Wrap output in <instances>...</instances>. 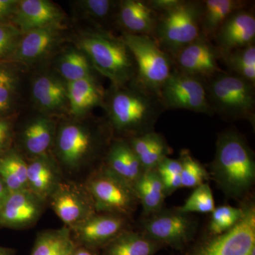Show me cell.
I'll use <instances>...</instances> for the list:
<instances>
[{"label": "cell", "mask_w": 255, "mask_h": 255, "mask_svg": "<svg viewBox=\"0 0 255 255\" xmlns=\"http://www.w3.org/2000/svg\"><path fill=\"white\" fill-rule=\"evenodd\" d=\"M112 131L124 138L155 130L165 107L160 97L134 79L122 86L112 87L105 94L104 104Z\"/></svg>", "instance_id": "cell-1"}, {"label": "cell", "mask_w": 255, "mask_h": 255, "mask_svg": "<svg viewBox=\"0 0 255 255\" xmlns=\"http://www.w3.org/2000/svg\"><path fill=\"white\" fill-rule=\"evenodd\" d=\"M211 176L231 199H243L251 190L255 181L254 152L241 133L227 130L219 134Z\"/></svg>", "instance_id": "cell-2"}, {"label": "cell", "mask_w": 255, "mask_h": 255, "mask_svg": "<svg viewBox=\"0 0 255 255\" xmlns=\"http://www.w3.org/2000/svg\"><path fill=\"white\" fill-rule=\"evenodd\" d=\"M111 135L100 125L67 122L57 127L52 155L64 175H73L87 168L106 153Z\"/></svg>", "instance_id": "cell-3"}, {"label": "cell", "mask_w": 255, "mask_h": 255, "mask_svg": "<svg viewBox=\"0 0 255 255\" xmlns=\"http://www.w3.org/2000/svg\"><path fill=\"white\" fill-rule=\"evenodd\" d=\"M77 44L92 68L110 79L112 85L122 86L136 78L135 60L121 37L104 31L87 32L78 38Z\"/></svg>", "instance_id": "cell-4"}, {"label": "cell", "mask_w": 255, "mask_h": 255, "mask_svg": "<svg viewBox=\"0 0 255 255\" xmlns=\"http://www.w3.org/2000/svg\"><path fill=\"white\" fill-rule=\"evenodd\" d=\"M213 114L228 121L255 122V86L234 74L222 72L205 80Z\"/></svg>", "instance_id": "cell-5"}, {"label": "cell", "mask_w": 255, "mask_h": 255, "mask_svg": "<svg viewBox=\"0 0 255 255\" xmlns=\"http://www.w3.org/2000/svg\"><path fill=\"white\" fill-rule=\"evenodd\" d=\"M201 11V1L180 0L172 9L158 14L152 38L171 58L202 34Z\"/></svg>", "instance_id": "cell-6"}, {"label": "cell", "mask_w": 255, "mask_h": 255, "mask_svg": "<svg viewBox=\"0 0 255 255\" xmlns=\"http://www.w3.org/2000/svg\"><path fill=\"white\" fill-rule=\"evenodd\" d=\"M244 213L230 231L203 238L180 251V255H255V206L243 204Z\"/></svg>", "instance_id": "cell-7"}, {"label": "cell", "mask_w": 255, "mask_h": 255, "mask_svg": "<svg viewBox=\"0 0 255 255\" xmlns=\"http://www.w3.org/2000/svg\"><path fill=\"white\" fill-rule=\"evenodd\" d=\"M121 38L131 52L137 75L135 80L159 95L161 87L174 68L173 60L152 37L124 32Z\"/></svg>", "instance_id": "cell-8"}, {"label": "cell", "mask_w": 255, "mask_h": 255, "mask_svg": "<svg viewBox=\"0 0 255 255\" xmlns=\"http://www.w3.org/2000/svg\"><path fill=\"white\" fill-rule=\"evenodd\" d=\"M97 213L118 215L130 219L139 204L132 186L111 173L102 164L84 182Z\"/></svg>", "instance_id": "cell-9"}, {"label": "cell", "mask_w": 255, "mask_h": 255, "mask_svg": "<svg viewBox=\"0 0 255 255\" xmlns=\"http://www.w3.org/2000/svg\"><path fill=\"white\" fill-rule=\"evenodd\" d=\"M196 228L197 223L191 214H184L177 208H162L144 216L141 233L163 248L182 251L194 242Z\"/></svg>", "instance_id": "cell-10"}, {"label": "cell", "mask_w": 255, "mask_h": 255, "mask_svg": "<svg viewBox=\"0 0 255 255\" xmlns=\"http://www.w3.org/2000/svg\"><path fill=\"white\" fill-rule=\"evenodd\" d=\"M167 110H186L214 115L208 102L205 80L190 76L174 68L159 91Z\"/></svg>", "instance_id": "cell-11"}, {"label": "cell", "mask_w": 255, "mask_h": 255, "mask_svg": "<svg viewBox=\"0 0 255 255\" xmlns=\"http://www.w3.org/2000/svg\"><path fill=\"white\" fill-rule=\"evenodd\" d=\"M55 214L71 229L97 213L95 204L84 182L65 179L48 200Z\"/></svg>", "instance_id": "cell-12"}, {"label": "cell", "mask_w": 255, "mask_h": 255, "mask_svg": "<svg viewBox=\"0 0 255 255\" xmlns=\"http://www.w3.org/2000/svg\"><path fill=\"white\" fill-rule=\"evenodd\" d=\"M172 58L174 68L179 72L203 80L224 72L218 63L221 60L219 50L203 34L179 50Z\"/></svg>", "instance_id": "cell-13"}, {"label": "cell", "mask_w": 255, "mask_h": 255, "mask_svg": "<svg viewBox=\"0 0 255 255\" xmlns=\"http://www.w3.org/2000/svg\"><path fill=\"white\" fill-rule=\"evenodd\" d=\"M129 219L106 213H96L85 222L71 228L75 246L101 251L114 238L129 229Z\"/></svg>", "instance_id": "cell-14"}, {"label": "cell", "mask_w": 255, "mask_h": 255, "mask_svg": "<svg viewBox=\"0 0 255 255\" xmlns=\"http://www.w3.org/2000/svg\"><path fill=\"white\" fill-rule=\"evenodd\" d=\"M48 202L29 189L9 193L0 209V227L23 230L34 226Z\"/></svg>", "instance_id": "cell-15"}, {"label": "cell", "mask_w": 255, "mask_h": 255, "mask_svg": "<svg viewBox=\"0 0 255 255\" xmlns=\"http://www.w3.org/2000/svg\"><path fill=\"white\" fill-rule=\"evenodd\" d=\"M213 41L221 55L255 44L254 11L246 8L233 13L220 26Z\"/></svg>", "instance_id": "cell-16"}, {"label": "cell", "mask_w": 255, "mask_h": 255, "mask_svg": "<svg viewBox=\"0 0 255 255\" xmlns=\"http://www.w3.org/2000/svg\"><path fill=\"white\" fill-rule=\"evenodd\" d=\"M63 11L47 0L18 1L11 21L22 33L42 28H61Z\"/></svg>", "instance_id": "cell-17"}, {"label": "cell", "mask_w": 255, "mask_h": 255, "mask_svg": "<svg viewBox=\"0 0 255 255\" xmlns=\"http://www.w3.org/2000/svg\"><path fill=\"white\" fill-rule=\"evenodd\" d=\"M56 130V125L49 117L32 119L20 132L18 150L26 159L52 153Z\"/></svg>", "instance_id": "cell-18"}, {"label": "cell", "mask_w": 255, "mask_h": 255, "mask_svg": "<svg viewBox=\"0 0 255 255\" xmlns=\"http://www.w3.org/2000/svg\"><path fill=\"white\" fill-rule=\"evenodd\" d=\"M102 164L111 173L132 187L144 172L140 160L124 137L111 141Z\"/></svg>", "instance_id": "cell-19"}, {"label": "cell", "mask_w": 255, "mask_h": 255, "mask_svg": "<svg viewBox=\"0 0 255 255\" xmlns=\"http://www.w3.org/2000/svg\"><path fill=\"white\" fill-rule=\"evenodd\" d=\"M26 160L28 189L48 202L65 178L63 171L52 153Z\"/></svg>", "instance_id": "cell-20"}, {"label": "cell", "mask_w": 255, "mask_h": 255, "mask_svg": "<svg viewBox=\"0 0 255 255\" xmlns=\"http://www.w3.org/2000/svg\"><path fill=\"white\" fill-rule=\"evenodd\" d=\"M59 28H42L22 33L10 58L20 63H36L49 54L60 39Z\"/></svg>", "instance_id": "cell-21"}, {"label": "cell", "mask_w": 255, "mask_h": 255, "mask_svg": "<svg viewBox=\"0 0 255 255\" xmlns=\"http://www.w3.org/2000/svg\"><path fill=\"white\" fill-rule=\"evenodd\" d=\"M117 18L125 33L153 37L158 13L146 1L122 0L119 1Z\"/></svg>", "instance_id": "cell-22"}, {"label": "cell", "mask_w": 255, "mask_h": 255, "mask_svg": "<svg viewBox=\"0 0 255 255\" xmlns=\"http://www.w3.org/2000/svg\"><path fill=\"white\" fill-rule=\"evenodd\" d=\"M31 95L35 105L44 113H55L68 105L66 85L53 75H42L35 79Z\"/></svg>", "instance_id": "cell-23"}, {"label": "cell", "mask_w": 255, "mask_h": 255, "mask_svg": "<svg viewBox=\"0 0 255 255\" xmlns=\"http://www.w3.org/2000/svg\"><path fill=\"white\" fill-rule=\"evenodd\" d=\"M68 105L75 117L85 116L92 109L103 105L105 94L94 76L67 82Z\"/></svg>", "instance_id": "cell-24"}, {"label": "cell", "mask_w": 255, "mask_h": 255, "mask_svg": "<svg viewBox=\"0 0 255 255\" xmlns=\"http://www.w3.org/2000/svg\"><path fill=\"white\" fill-rule=\"evenodd\" d=\"M127 139L144 172L155 170L161 161L172 152L163 135L155 130Z\"/></svg>", "instance_id": "cell-25"}, {"label": "cell", "mask_w": 255, "mask_h": 255, "mask_svg": "<svg viewBox=\"0 0 255 255\" xmlns=\"http://www.w3.org/2000/svg\"><path fill=\"white\" fill-rule=\"evenodd\" d=\"M250 1L244 0H204L201 1V33L211 41L216 31L233 13L249 8Z\"/></svg>", "instance_id": "cell-26"}, {"label": "cell", "mask_w": 255, "mask_h": 255, "mask_svg": "<svg viewBox=\"0 0 255 255\" xmlns=\"http://www.w3.org/2000/svg\"><path fill=\"white\" fill-rule=\"evenodd\" d=\"M163 247L141 232L128 229L101 250L102 255H155Z\"/></svg>", "instance_id": "cell-27"}, {"label": "cell", "mask_w": 255, "mask_h": 255, "mask_svg": "<svg viewBox=\"0 0 255 255\" xmlns=\"http://www.w3.org/2000/svg\"><path fill=\"white\" fill-rule=\"evenodd\" d=\"M143 216L155 214L163 208L167 197L160 176L157 171H146L134 185Z\"/></svg>", "instance_id": "cell-28"}, {"label": "cell", "mask_w": 255, "mask_h": 255, "mask_svg": "<svg viewBox=\"0 0 255 255\" xmlns=\"http://www.w3.org/2000/svg\"><path fill=\"white\" fill-rule=\"evenodd\" d=\"M0 179L10 193L28 189L27 160L16 147L0 155Z\"/></svg>", "instance_id": "cell-29"}, {"label": "cell", "mask_w": 255, "mask_h": 255, "mask_svg": "<svg viewBox=\"0 0 255 255\" xmlns=\"http://www.w3.org/2000/svg\"><path fill=\"white\" fill-rule=\"evenodd\" d=\"M75 247L70 228L64 226L38 233L31 255H70Z\"/></svg>", "instance_id": "cell-30"}, {"label": "cell", "mask_w": 255, "mask_h": 255, "mask_svg": "<svg viewBox=\"0 0 255 255\" xmlns=\"http://www.w3.org/2000/svg\"><path fill=\"white\" fill-rule=\"evenodd\" d=\"M230 73L234 74L255 86V45L238 48L221 55Z\"/></svg>", "instance_id": "cell-31"}, {"label": "cell", "mask_w": 255, "mask_h": 255, "mask_svg": "<svg viewBox=\"0 0 255 255\" xmlns=\"http://www.w3.org/2000/svg\"><path fill=\"white\" fill-rule=\"evenodd\" d=\"M58 72L67 82L77 81L92 75V67L85 53L79 49H71L60 56L58 63Z\"/></svg>", "instance_id": "cell-32"}, {"label": "cell", "mask_w": 255, "mask_h": 255, "mask_svg": "<svg viewBox=\"0 0 255 255\" xmlns=\"http://www.w3.org/2000/svg\"><path fill=\"white\" fill-rule=\"evenodd\" d=\"M179 160L182 164V187L194 188L206 183L210 174L205 167L187 149L181 150Z\"/></svg>", "instance_id": "cell-33"}, {"label": "cell", "mask_w": 255, "mask_h": 255, "mask_svg": "<svg viewBox=\"0 0 255 255\" xmlns=\"http://www.w3.org/2000/svg\"><path fill=\"white\" fill-rule=\"evenodd\" d=\"M243 213V206L236 208L223 205L215 208L211 213L209 226V235L219 236L232 229L239 222Z\"/></svg>", "instance_id": "cell-34"}, {"label": "cell", "mask_w": 255, "mask_h": 255, "mask_svg": "<svg viewBox=\"0 0 255 255\" xmlns=\"http://www.w3.org/2000/svg\"><path fill=\"white\" fill-rule=\"evenodd\" d=\"M216 208L213 191L207 183L196 187L184 204L177 209L184 214H211Z\"/></svg>", "instance_id": "cell-35"}, {"label": "cell", "mask_w": 255, "mask_h": 255, "mask_svg": "<svg viewBox=\"0 0 255 255\" xmlns=\"http://www.w3.org/2000/svg\"><path fill=\"white\" fill-rule=\"evenodd\" d=\"M82 13L97 23H105L117 14L119 1L112 0H82L78 1Z\"/></svg>", "instance_id": "cell-36"}, {"label": "cell", "mask_w": 255, "mask_h": 255, "mask_svg": "<svg viewBox=\"0 0 255 255\" xmlns=\"http://www.w3.org/2000/svg\"><path fill=\"white\" fill-rule=\"evenodd\" d=\"M22 32L11 23H0V60L10 58Z\"/></svg>", "instance_id": "cell-37"}, {"label": "cell", "mask_w": 255, "mask_h": 255, "mask_svg": "<svg viewBox=\"0 0 255 255\" xmlns=\"http://www.w3.org/2000/svg\"><path fill=\"white\" fill-rule=\"evenodd\" d=\"M14 139V124L7 117H0V155L13 147Z\"/></svg>", "instance_id": "cell-38"}, {"label": "cell", "mask_w": 255, "mask_h": 255, "mask_svg": "<svg viewBox=\"0 0 255 255\" xmlns=\"http://www.w3.org/2000/svg\"><path fill=\"white\" fill-rule=\"evenodd\" d=\"M161 177L167 176L181 175L182 164L179 159L166 157L161 161L156 169Z\"/></svg>", "instance_id": "cell-39"}, {"label": "cell", "mask_w": 255, "mask_h": 255, "mask_svg": "<svg viewBox=\"0 0 255 255\" xmlns=\"http://www.w3.org/2000/svg\"><path fill=\"white\" fill-rule=\"evenodd\" d=\"M16 87H0V117H4L14 103Z\"/></svg>", "instance_id": "cell-40"}, {"label": "cell", "mask_w": 255, "mask_h": 255, "mask_svg": "<svg viewBox=\"0 0 255 255\" xmlns=\"http://www.w3.org/2000/svg\"><path fill=\"white\" fill-rule=\"evenodd\" d=\"M18 2V0H0V23H7L12 18Z\"/></svg>", "instance_id": "cell-41"}, {"label": "cell", "mask_w": 255, "mask_h": 255, "mask_svg": "<svg viewBox=\"0 0 255 255\" xmlns=\"http://www.w3.org/2000/svg\"><path fill=\"white\" fill-rule=\"evenodd\" d=\"M18 81L17 74L13 69L0 65V87H16Z\"/></svg>", "instance_id": "cell-42"}, {"label": "cell", "mask_w": 255, "mask_h": 255, "mask_svg": "<svg viewBox=\"0 0 255 255\" xmlns=\"http://www.w3.org/2000/svg\"><path fill=\"white\" fill-rule=\"evenodd\" d=\"M166 196L171 195L172 193L182 187L180 175L167 176L161 177Z\"/></svg>", "instance_id": "cell-43"}, {"label": "cell", "mask_w": 255, "mask_h": 255, "mask_svg": "<svg viewBox=\"0 0 255 255\" xmlns=\"http://www.w3.org/2000/svg\"><path fill=\"white\" fill-rule=\"evenodd\" d=\"M146 1L152 9L160 14L173 8L179 4L180 0H147Z\"/></svg>", "instance_id": "cell-44"}, {"label": "cell", "mask_w": 255, "mask_h": 255, "mask_svg": "<svg viewBox=\"0 0 255 255\" xmlns=\"http://www.w3.org/2000/svg\"><path fill=\"white\" fill-rule=\"evenodd\" d=\"M70 255H102L100 251L90 249L86 247L75 246Z\"/></svg>", "instance_id": "cell-45"}, {"label": "cell", "mask_w": 255, "mask_h": 255, "mask_svg": "<svg viewBox=\"0 0 255 255\" xmlns=\"http://www.w3.org/2000/svg\"><path fill=\"white\" fill-rule=\"evenodd\" d=\"M9 193L7 188L4 185V183L0 179V209L4 204L6 199H7Z\"/></svg>", "instance_id": "cell-46"}, {"label": "cell", "mask_w": 255, "mask_h": 255, "mask_svg": "<svg viewBox=\"0 0 255 255\" xmlns=\"http://www.w3.org/2000/svg\"><path fill=\"white\" fill-rule=\"evenodd\" d=\"M16 250L6 247L0 246V255H16Z\"/></svg>", "instance_id": "cell-47"}]
</instances>
